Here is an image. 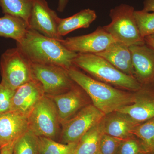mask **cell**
<instances>
[{
	"mask_svg": "<svg viewBox=\"0 0 154 154\" xmlns=\"http://www.w3.org/2000/svg\"><path fill=\"white\" fill-rule=\"evenodd\" d=\"M69 0H58L57 10L59 12H63L68 3Z\"/></svg>",
	"mask_w": 154,
	"mask_h": 154,
	"instance_id": "cell-31",
	"label": "cell"
},
{
	"mask_svg": "<svg viewBox=\"0 0 154 154\" xmlns=\"http://www.w3.org/2000/svg\"><path fill=\"white\" fill-rule=\"evenodd\" d=\"M96 12L90 9H84L71 17L68 18H59L57 31L61 37L80 28H87L96 20Z\"/></svg>",
	"mask_w": 154,
	"mask_h": 154,
	"instance_id": "cell-18",
	"label": "cell"
},
{
	"mask_svg": "<svg viewBox=\"0 0 154 154\" xmlns=\"http://www.w3.org/2000/svg\"><path fill=\"white\" fill-rule=\"evenodd\" d=\"M104 117L81 138L75 154H101L100 143L104 134Z\"/></svg>",
	"mask_w": 154,
	"mask_h": 154,
	"instance_id": "cell-19",
	"label": "cell"
},
{
	"mask_svg": "<svg viewBox=\"0 0 154 154\" xmlns=\"http://www.w3.org/2000/svg\"><path fill=\"white\" fill-rule=\"evenodd\" d=\"M134 8L126 4H121L111 9V22L103 28L116 41L130 46L146 43L140 33L135 19Z\"/></svg>",
	"mask_w": 154,
	"mask_h": 154,
	"instance_id": "cell-4",
	"label": "cell"
},
{
	"mask_svg": "<svg viewBox=\"0 0 154 154\" xmlns=\"http://www.w3.org/2000/svg\"><path fill=\"white\" fill-rule=\"evenodd\" d=\"M133 134L140 141L147 153L154 154V117L138 124Z\"/></svg>",
	"mask_w": 154,
	"mask_h": 154,
	"instance_id": "cell-22",
	"label": "cell"
},
{
	"mask_svg": "<svg viewBox=\"0 0 154 154\" xmlns=\"http://www.w3.org/2000/svg\"><path fill=\"white\" fill-rule=\"evenodd\" d=\"M145 41L146 44L154 50V40L153 39L148 36L145 38Z\"/></svg>",
	"mask_w": 154,
	"mask_h": 154,
	"instance_id": "cell-32",
	"label": "cell"
},
{
	"mask_svg": "<svg viewBox=\"0 0 154 154\" xmlns=\"http://www.w3.org/2000/svg\"><path fill=\"white\" fill-rule=\"evenodd\" d=\"M138 124L127 114L114 111L104 116V133L125 140L134 136V130Z\"/></svg>",
	"mask_w": 154,
	"mask_h": 154,
	"instance_id": "cell-16",
	"label": "cell"
},
{
	"mask_svg": "<svg viewBox=\"0 0 154 154\" xmlns=\"http://www.w3.org/2000/svg\"><path fill=\"white\" fill-rule=\"evenodd\" d=\"M59 19L55 11L49 8L45 0H33L28 19L29 29L60 41L63 38L58 33Z\"/></svg>",
	"mask_w": 154,
	"mask_h": 154,
	"instance_id": "cell-9",
	"label": "cell"
},
{
	"mask_svg": "<svg viewBox=\"0 0 154 154\" xmlns=\"http://www.w3.org/2000/svg\"><path fill=\"white\" fill-rule=\"evenodd\" d=\"M143 10L148 12H154V0H144Z\"/></svg>",
	"mask_w": 154,
	"mask_h": 154,
	"instance_id": "cell-29",
	"label": "cell"
},
{
	"mask_svg": "<svg viewBox=\"0 0 154 154\" xmlns=\"http://www.w3.org/2000/svg\"><path fill=\"white\" fill-rule=\"evenodd\" d=\"M134 93L133 103L118 110L125 113L137 123L154 117V82L141 85Z\"/></svg>",
	"mask_w": 154,
	"mask_h": 154,
	"instance_id": "cell-11",
	"label": "cell"
},
{
	"mask_svg": "<svg viewBox=\"0 0 154 154\" xmlns=\"http://www.w3.org/2000/svg\"><path fill=\"white\" fill-rule=\"evenodd\" d=\"M135 19L141 36L145 38L154 34V12L135 11Z\"/></svg>",
	"mask_w": 154,
	"mask_h": 154,
	"instance_id": "cell-25",
	"label": "cell"
},
{
	"mask_svg": "<svg viewBox=\"0 0 154 154\" xmlns=\"http://www.w3.org/2000/svg\"><path fill=\"white\" fill-rule=\"evenodd\" d=\"M96 54L105 59L122 72L134 77L132 57L129 46L115 41L104 51Z\"/></svg>",
	"mask_w": 154,
	"mask_h": 154,
	"instance_id": "cell-17",
	"label": "cell"
},
{
	"mask_svg": "<svg viewBox=\"0 0 154 154\" xmlns=\"http://www.w3.org/2000/svg\"><path fill=\"white\" fill-rule=\"evenodd\" d=\"M31 70L33 79L40 84L45 96L64 94L75 85L68 70L62 67L31 63Z\"/></svg>",
	"mask_w": 154,
	"mask_h": 154,
	"instance_id": "cell-7",
	"label": "cell"
},
{
	"mask_svg": "<svg viewBox=\"0 0 154 154\" xmlns=\"http://www.w3.org/2000/svg\"><path fill=\"white\" fill-rule=\"evenodd\" d=\"M29 129L38 137L54 139L61 131L59 116L55 103L45 95L28 117Z\"/></svg>",
	"mask_w": 154,
	"mask_h": 154,
	"instance_id": "cell-5",
	"label": "cell"
},
{
	"mask_svg": "<svg viewBox=\"0 0 154 154\" xmlns=\"http://www.w3.org/2000/svg\"><path fill=\"white\" fill-rule=\"evenodd\" d=\"M17 47L31 63L57 66L67 70L75 66L73 61L78 53L67 49L60 41L32 29L17 42Z\"/></svg>",
	"mask_w": 154,
	"mask_h": 154,
	"instance_id": "cell-1",
	"label": "cell"
},
{
	"mask_svg": "<svg viewBox=\"0 0 154 154\" xmlns=\"http://www.w3.org/2000/svg\"><path fill=\"white\" fill-rule=\"evenodd\" d=\"M13 154H39L38 137L29 129L15 142Z\"/></svg>",
	"mask_w": 154,
	"mask_h": 154,
	"instance_id": "cell-24",
	"label": "cell"
},
{
	"mask_svg": "<svg viewBox=\"0 0 154 154\" xmlns=\"http://www.w3.org/2000/svg\"><path fill=\"white\" fill-rule=\"evenodd\" d=\"M117 154H148L139 140L134 135L123 140Z\"/></svg>",
	"mask_w": 154,
	"mask_h": 154,
	"instance_id": "cell-26",
	"label": "cell"
},
{
	"mask_svg": "<svg viewBox=\"0 0 154 154\" xmlns=\"http://www.w3.org/2000/svg\"><path fill=\"white\" fill-rule=\"evenodd\" d=\"M122 140L104 133L100 141V154H117Z\"/></svg>",
	"mask_w": 154,
	"mask_h": 154,
	"instance_id": "cell-27",
	"label": "cell"
},
{
	"mask_svg": "<svg viewBox=\"0 0 154 154\" xmlns=\"http://www.w3.org/2000/svg\"></svg>",
	"mask_w": 154,
	"mask_h": 154,
	"instance_id": "cell-35",
	"label": "cell"
},
{
	"mask_svg": "<svg viewBox=\"0 0 154 154\" xmlns=\"http://www.w3.org/2000/svg\"><path fill=\"white\" fill-rule=\"evenodd\" d=\"M115 41L103 27H98L89 34L68 37L60 41L65 47L71 51L96 54L104 51Z\"/></svg>",
	"mask_w": 154,
	"mask_h": 154,
	"instance_id": "cell-10",
	"label": "cell"
},
{
	"mask_svg": "<svg viewBox=\"0 0 154 154\" xmlns=\"http://www.w3.org/2000/svg\"><path fill=\"white\" fill-rule=\"evenodd\" d=\"M44 96L40 84L33 79L16 90L11 102L10 111L28 117L36 104Z\"/></svg>",
	"mask_w": 154,
	"mask_h": 154,
	"instance_id": "cell-13",
	"label": "cell"
},
{
	"mask_svg": "<svg viewBox=\"0 0 154 154\" xmlns=\"http://www.w3.org/2000/svg\"><path fill=\"white\" fill-rule=\"evenodd\" d=\"M134 77L141 85L154 82V50L146 43L129 47Z\"/></svg>",
	"mask_w": 154,
	"mask_h": 154,
	"instance_id": "cell-12",
	"label": "cell"
},
{
	"mask_svg": "<svg viewBox=\"0 0 154 154\" xmlns=\"http://www.w3.org/2000/svg\"><path fill=\"white\" fill-rule=\"evenodd\" d=\"M78 143L63 144L49 138L38 137V154H75Z\"/></svg>",
	"mask_w": 154,
	"mask_h": 154,
	"instance_id": "cell-23",
	"label": "cell"
},
{
	"mask_svg": "<svg viewBox=\"0 0 154 154\" xmlns=\"http://www.w3.org/2000/svg\"><path fill=\"white\" fill-rule=\"evenodd\" d=\"M68 71L71 79L90 97L93 105L105 115L133 103L134 92L131 93L114 88L86 75L75 66Z\"/></svg>",
	"mask_w": 154,
	"mask_h": 154,
	"instance_id": "cell-2",
	"label": "cell"
},
{
	"mask_svg": "<svg viewBox=\"0 0 154 154\" xmlns=\"http://www.w3.org/2000/svg\"><path fill=\"white\" fill-rule=\"evenodd\" d=\"M105 115L93 104L86 105L71 118L61 123L60 143L79 142L81 138Z\"/></svg>",
	"mask_w": 154,
	"mask_h": 154,
	"instance_id": "cell-8",
	"label": "cell"
},
{
	"mask_svg": "<svg viewBox=\"0 0 154 154\" xmlns=\"http://www.w3.org/2000/svg\"><path fill=\"white\" fill-rule=\"evenodd\" d=\"M32 2L33 0H0V7L5 14L19 17L28 24Z\"/></svg>",
	"mask_w": 154,
	"mask_h": 154,
	"instance_id": "cell-21",
	"label": "cell"
},
{
	"mask_svg": "<svg viewBox=\"0 0 154 154\" xmlns=\"http://www.w3.org/2000/svg\"><path fill=\"white\" fill-rule=\"evenodd\" d=\"M76 67L82 69L100 82L135 92L141 87L135 77L124 74L109 62L93 54L78 53L73 61Z\"/></svg>",
	"mask_w": 154,
	"mask_h": 154,
	"instance_id": "cell-3",
	"label": "cell"
},
{
	"mask_svg": "<svg viewBox=\"0 0 154 154\" xmlns=\"http://www.w3.org/2000/svg\"><path fill=\"white\" fill-rule=\"evenodd\" d=\"M1 83L16 91L33 79L31 63L17 47L6 51L0 60Z\"/></svg>",
	"mask_w": 154,
	"mask_h": 154,
	"instance_id": "cell-6",
	"label": "cell"
},
{
	"mask_svg": "<svg viewBox=\"0 0 154 154\" xmlns=\"http://www.w3.org/2000/svg\"><path fill=\"white\" fill-rule=\"evenodd\" d=\"M2 147L0 145V154H1V152H2Z\"/></svg>",
	"mask_w": 154,
	"mask_h": 154,
	"instance_id": "cell-34",
	"label": "cell"
},
{
	"mask_svg": "<svg viewBox=\"0 0 154 154\" xmlns=\"http://www.w3.org/2000/svg\"><path fill=\"white\" fill-rule=\"evenodd\" d=\"M14 143L15 142L3 146L1 154H13Z\"/></svg>",
	"mask_w": 154,
	"mask_h": 154,
	"instance_id": "cell-30",
	"label": "cell"
},
{
	"mask_svg": "<svg viewBox=\"0 0 154 154\" xmlns=\"http://www.w3.org/2000/svg\"><path fill=\"white\" fill-rule=\"evenodd\" d=\"M29 29L27 22L21 18L8 14L0 18V36L20 41Z\"/></svg>",
	"mask_w": 154,
	"mask_h": 154,
	"instance_id": "cell-20",
	"label": "cell"
},
{
	"mask_svg": "<svg viewBox=\"0 0 154 154\" xmlns=\"http://www.w3.org/2000/svg\"><path fill=\"white\" fill-rule=\"evenodd\" d=\"M85 93L76 84L68 92L57 96H49L55 103L61 124L71 118L89 104L85 97Z\"/></svg>",
	"mask_w": 154,
	"mask_h": 154,
	"instance_id": "cell-14",
	"label": "cell"
},
{
	"mask_svg": "<svg viewBox=\"0 0 154 154\" xmlns=\"http://www.w3.org/2000/svg\"><path fill=\"white\" fill-rule=\"evenodd\" d=\"M29 130L28 117L10 111L0 113V145L14 142Z\"/></svg>",
	"mask_w": 154,
	"mask_h": 154,
	"instance_id": "cell-15",
	"label": "cell"
},
{
	"mask_svg": "<svg viewBox=\"0 0 154 154\" xmlns=\"http://www.w3.org/2000/svg\"><path fill=\"white\" fill-rule=\"evenodd\" d=\"M149 37H150V38H151L152 39H153V40H154V34H153V35H152V36H149Z\"/></svg>",
	"mask_w": 154,
	"mask_h": 154,
	"instance_id": "cell-33",
	"label": "cell"
},
{
	"mask_svg": "<svg viewBox=\"0 0 154 154\" xmlns=\"http://www.w3.org/2000/svg\"><path fill=\"white\" fill-rule=\"evenodd\" d=\"M15 91L0 83V113L10 111Z\"/></svg>",
	"mask_w": 154,
	"mask_h": 154,
	"instance_id": "cell-28",
	"label": "cell"
}]
</instances>
